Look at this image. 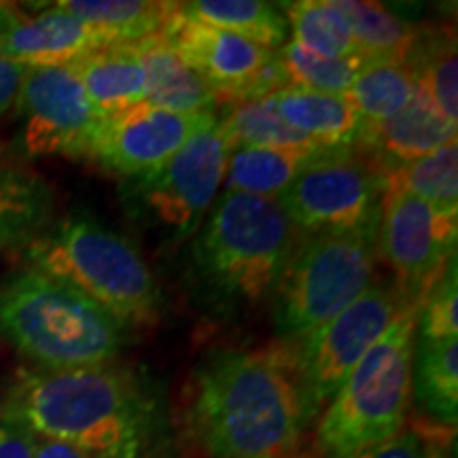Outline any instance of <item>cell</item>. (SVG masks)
<instances>
[{"label": "cell", "mask_w": 458, "mask_h": 458, "mask_svg": "<svg viewBox=\"0 0 458 458\" xmlns=\"http://www.w3.org/2000/svg\"><path fill=\"white\" fill-rule=\"evenodd\" d=\"M0 414L89 458H172L174 452L168 405L156 382L113 363L21 369Z\"/></svg>", "instance_id": "6da1fadb"}, {"label": "cell", "mask_w": 458, "mask_h": 458, "mask_svg": "<svg viewBox=\"0 0 458 458\" xmlns=\"http://www.w3.org/2000/svg\"><path fill=\"white\" fill-rule=\"evenodd\" d=\"M317 416L289 348H216L189 382L185 428L208 458H289Z\"/></svg>", "instance_id": "7a4b0ae2"}, {"label": "cell", "mask_w": 458, "mask_h": 458, "mask_svg": "<svg viewBox=\"0 0 458 458\" xmlns=\"http://www.w3.org/2000/svg\"><path fill=\"white\" fill-rule=\"evenodd\" d=\"M0 340L37 369H81L119 357L125 325L77 289L28 266L0 274Z\"/></svg>", "instance_id": "3957f363"}, {"label": "cell", "mask_w": 458, "mask_h": 458, "mask_svg": "<svg viewBox=\"0 0 458 458\" xmlns=\"http://www.w3.org/2000/svg\"><path fill=\"white\" fill-rule=\"evenodd\" d=\"M26 259L66 283L123 325H151L162 291L140 250L123 233L89 215H74L26 246Z\"/></svg>", "instance_id": "277c9868"}, {"label": "cell", "mask_w": 458, "mask_h": 458, "mask_svg": "<svg viewBox=\"0 0 458 458\" xmlns=\"http://www.w3.org/2000/svg\"><path fill=\"white\" fill-rule=\"evenodd\" d=\"M297 244L295 227L272 198L223 191L193 242V270L225 303L270 295Z\"/></svg>", "instance_id": "5b68a950"}, {"label": "cell", "mask_w": 458, "mask_h": 458, "mask_svg": "<svg viewBox=\"0 0 458 458\" xmlns=\"http://www.w3.org/2000/svg\"><path fill=\"white\" fill-rule=\"evenodd\" d=\"M420 303H411L359 360L320 414L317 448L352 458L403 428L411 401V357Z\"/></svg>", "instance_id": "8992f818"}, {"label": "cell", "mask_w": 458, "mask_h": 458, "mask_svg": "<svg viewBox=\"0 0 458 458\" xmlns=\"http://www.w3.org/2000/svg\"><path fill=\"white\" fill-rule=\"evenodd\" d=\"M377 259V227L312 233L286 261L274 286V325L284 342L310 335L371 284Z\"/></svg>", "instance_id": "52a82bcc"}, {"label": "cell", "mask_w": 458, "mask_h": 458, "mask_svg": "<svg viewBox=\"0 0 458 458\" xmlns=\"http://www.w3.org/2000/svg\"><path fill=\"white\" fill-rule=\"evenodd\" d=\"M229 147L216 117L159 168L125 181L131 215L172 242L198 233L225 181Z\"/></svg>", "instance_id": "ba28073f"}, {"label": "cell", "mask_w": 458, "mask_h": 458, "mask_svg": "<svg viewBox=\"0 0 458 458\" xmlns=\"http://www.w3.org/2000/svg\"><path fill=\"white\" fill-rule=\"evenodd\" d=\"M386 172L357 145L329 147L276 198L295 229L344 233L377 227Z\"/></svg>", "instance_id": "9c48e42d"}, {"label": "cell", "mask_w": 458, "mask_h": 458, "mask_svg": "<svg viewBox=\"0 0 458 458\" xmlns=\"http://www.w3.org/2000/svg\"><path fill=\"white\" fill-rule=\"evenodd\" d=\"M411 301L399 286L369 284L340 314L289 348L297 374L320 416L331 397Z\"/></svg>", "instance_id": "30bf717a"}, {"label": "cell", "mask_w": 458, "mask_h": 458, "mask_svg": "<svg viewBox=\"0 0 458 458\" xmlns=\"http://www.w3.org/2000/svg\"><path fill=\"white\" fill-rule=\"evenodd\" d=\"M162 34L176 55L213 88L219 100L246 105L291 85L289 72L276 51L189 20L179 9Z\"/></svg>", "instance_id": "8fae6325"}, {"label": "cell", "mask_w": 458, "mask_h": 458, "mask_svg": "<svg viewBox=\"0 0 458 458\" xmlns=\"http://www.w3.org/2000/svg\"><path fill=\"white\" fill-rule=\"evenodd\" d=\"M458 213L442 210L414 193L386 189L377 223V255L397 276V286L422 303L456 259Z\"/></svg>", "instance_id": "7c38bea8"}, {"label": "cell", "mask_w": 458, "mask_h": 458, "mask_svg": "<svg viewBox=\"0 0 458 458\" xmlns=\"http://www.w3.org/2000/svg\"><path fill=\"white\" fill-rule=\"evenodd\" d=\"M26 156L89 157L102 125L71 66L28 68L15 102Z\"/></svg>", "instance_id": "4fadbf2b"}, {"label": "cell", "mask_w": 458, "mask_h": 458, "mask_svg": "<svg viewBox=\"0 0 458 458\" xmlns=\"http://www.w3.org/2000/svg\"><path fill=\"white\" fill-rule=\"evenodd\" d=\"M215 114H182L140 102L102 119L91 159L102 168L134 179L162 165Z\"/></svg>", "instance_id": "5bb4252c"}, {"label": "cell", "mask_w": 458, "mask_h": 458, "mask_svg": "<svg viewBox=\"0 0 458 458\" xmlns=\"http://www.w3.org/2000/svg\"><path fill=\"white\" fill-rule=\"evenodd\" d=\"M452 140H456V123L416 81L414 96L399 113L374 125L360 123L357 147L368 151L388 174L397 165L431 156Z\"/></svg>", "instance_id": "9a60e30c"}, {"label": "cell", "mask_w": 458, "mask_h": 458, "mask_svg": "<svg viewBox=\"0 0 458 458\" xmlns=\"http://www.w3.org/2000/svg\"><path fill=\"white\" fill-rule=\"evenodd\" d=\"M105 32L96 30L60 7L47 9L0 37V57L26 68L71 66L91 51L113 45Z\"/></svg>", "instance_id": "2e32d148"}, {"label": "cell", "mask_w": 458, "mask_h": 458, "mask_svg": "<svg viewBox=\"0 0 458 458\" xmlns=\"http://www.w3.org/2000/svg\"><path fill=\"white\" fill-rule=\"evenodd\" d=\"M71 68L102 117L147 100V71L134 43L106 45L72 62Z\"/></svg>", "instance_id": "e0dca14e"}, {"label": "cell", "mask_w": 458, "mask_h": 458, "mask_svg": "<svg viewBox=\"0 0 458 458\" xmlns=\"http://www.w3.org/2000/svg\"><path fill=\"white\" fill-rule=\"evenodd\" d=\"M54 213V193L41 174L0 148V250L32 244Z\"/></svg>", "instance_id": "ac0fdd59"}, {"label": "cell", "mask_w": 458, "mask_h": 458, "mask_svg": "<svg viewBox=\"0 0 458 458\" xmlns=\"http://www.w3.org/2000/svg\"><path fill=\"white\" fill-rule=\"evenodd\" d=\"M147 71L148 105L182 114H213L216 94L176 55L162 32L134 41Z\"/></svg>", "instance_id": "d6986e66"}, {"label": "cell", "mask_w": 458, "mask_h": 458, "mask_svg": "<svg viewBox=\"0 0 458 458\" xmlns=\"http://www.w3.org/2000/svg\"><path fill=\"white\" fill-rule=\"evenodd\" d=\"M284 123L318 145H357L360 119L346 96L286 85L270 96Z\"/></svg>", "instance_id": "ffe728a7"}, {"label": "cell", "mask_w": 458, "mask_h": 458, "mask_svg": "<svg viewBox=\"0 0 458 458\" xmlns=\"http://www.w3.org/2000/svg\"><path fill=\"white\" fill-rule=\"evenodd\" d=\"M327 148V145L232 148L223 189L276 199L300 176V172Z\"/></svg>", "instance_id": "44dd1931"}, {"label": "cell", "mask_w": 458, "mask_h": 458, "mask_svg": "<svg viewBox=\"0 0 458 458\" xmlns=\"http://www.w3.org/2000/svg\"><path fill=\"white\" fill-rule=\"evenodd\" d=\"M411 399L435 425L458 422V337L418 340L411 357Z\"/></svg>", "instance_id": "7402d4cb"}, {"label": "cell", "mask_w": 458, "mask_h": 458, "mask_svg": "<svg viewBox=\"0 0 458 458\" xmlns=\"http://www.w3.org/2000/svg\"><path fill=\"white\" fill-rule=\"evenodd\" d=\"M181 15L232 32L246 41L276 51L289 38V24L278 4L261 0H196L181 3Z\"/></svg>", "instance_id": "603a6c76"}, {"label": "cell", "mask_w": 458, "mask_h": 458, "mask_svg": "<svg viewBox=\"0 0 458 458\" xmlns=\"http://www.w3.org/2000/svg\"><path fill=\"white\" fill-rule=\"evenodd\" d=\"M66 13L105 32L114 43H134L164 30L179 3L153 0H62L55 3Z\"/></svg>", "instance_id": "cb8c5ba5"}, {"label": "cell", "mask_w": 458, "mask_h": 458, "mask_svg": "<svg viewBox=\"0 0 458 458\" xmlns=\"http://www.w3.org/2000/svg\"><path fill=\"white\" fill-rule=\"evenodd\" d=\"M416 81L425 88L435 105L452 123L458 122V57L456 38L448 28L418 30L405 55Z\"/></svg>", "instance_id": "d4e9b609"}, {"label": "cell", "mask_w": 458, "mask_h": 458, "mask_svg": "<svg viewBox=\"0 0 458 458\" xmlns=\"http://www.w3.org/2000/svg\"><path fill=\"white\" fill-rule=\"evenodd\" d=\"M335 7L346 17L359 55L365 62H405L414 45L418 28L401 20L377 3L335 0Z\"/></svg>", "instance_id": "484cf974"}, {"label": "cell", "mask_w": 458, "mask_h": 458, "mask_svg": "<svg viewBox=\"0 0 458 458\" xmlns=\"http://www.w3.org/2000/svg\"><path fill=\"white\" fill-rule=\"evenodd\" d=\"M416 89V77L405 62H369L357 74L346 98L360 123L374 125L393 117L408 105Z\"/></svg>", "instance_id": "4316f807"}, {"label": "cell", "mask_w": 458, "mask_h": 458, "mask_svg": "<svg viewBox=\"0 0 458 458\" xmlns=\"http://www.w3.org/2000/svg\"><path fill=\"white\" fill-rule=\"evenodd\" d=\"M286 24L293 32V43L327 57H360L346 17L335 7V0H300L280 4Z\"/></svg>", "instance_id": "83f0119b"}, {"label": "cell", "mask_w": 458, "mask_h": 458, "mask_svg": "<svg viewBox=\"0 0 458 458\" xmlns=\"http://www.w3.org/2000/svg\"><path fill=\"white\" fill-rule=\"evenodd\" d=\"M229 151L232 148H276L318 145L280 119L270 96L263 100L233 105L223 117H216Z\"/></svg>", "instance_id": "f1b7e54d"}, {"label": "cell", "mask_w": 458, "mask_h": 458, "mask_svg": "<svg viewBox=\"0 0 458 458\" xmlns=\"http://www.w3.org/2000/svg\"><path fill=\"white\" fill-rule=\"evenodd\" d=\"M386 189L414 193L442 210L458 213V145L456 140L416 159L397 165L386 174Z\"/></svg>", "instance_id": "f546056e"}, {"label": "cell", "mask_w": 458, "mask_h": 458, "mask_svg": "<svg viewBox=\"0 0 458 458\" xmlns=\"http://www.w3.org/2000/svg\"><path fill=\"white\" fill-rule=\"evenodd\" d=\"M278 55L289 72L291 85L334 96H346L357 74L368 64L363 57H327L312 54L293 41L284 43Z\"/></svg>", "instance_id": "4dcf8cb0"}, {"label": "cell", "mask_w": 458, "mask_h": 458, "mask_svg": "<svg viewBox=\"0 0 458 458\" xmlns=\"http://www.w3.org/2000/svg\"><path fill=\"white\" fill-rule=\"evenodd\" d=\"M456 259L431 286L420 303L416 320L418 340H450L458 337V291Z\"/></svg>", "instance_id": "1f68e13d"}, {"label": "cell", "mask_w": 458, "mask_h": 458, "mask_svg": "<svg viewBox=\"0 0 458 458\" xmlns=\"http://www.w3.org/2000/svg\"><path fill=\"white\" fill-rule=\"evenodd\" d=\"M450 439H454V428H450L442 439H437L433 435L422 433L420 428L410 427L401 428L391 439L359 452L352 458H439L442 445Z\"/></svg>", "instance_id": "d6a6232c"}, {"label": "cell", "mask_w": 458, "mask_h": 458, "mask_svg": "<svg viewBox=\"0 0 458 458\" xmlns=\"http://www.w3.org/2000/svg\"><path fill=\"white\" fill-rule=\"evenodd\" d=\"M37 437L0 414V458H32Z\"/></svg>", "instance_id": "836d02e7"}, {"label": "cell", "mask_w": 458, "mask_h": 458, "mask_svg": "<svg viewBox=\"0 0 458 458\" xmlns=\"http://www.w3.org/2000/svg\"><path fill=\"white\" fill-rule=\"evenodd\" d=\"M26 71V66L11 62L7 57H0V119L15 111V102Z\"/></svg>", "instance_id": "e575fe53"}, {"label": "cell", "mask_w": 458, "mask_h": 458, "mask_svg": "<svg viewBox=\"0 0 458 458\" xmlns=\"http://www.w3.org/2000/svg\"><path fill=\"white\" fill-rule=\"evenodd\" d=\"M32 458H89V456L79 448H74V445H68L64 442L37 437Z\"/></svg>", "instance_id": "d590c367"}, {"label": "cell", "mask_w": 458, "mask_h": 458, "mask_svg": "<svg viewBox=\"0 0 458 458\" xmlns=\"http://www.w3.org/2000/svg\"><path fill=\"white\" fill-rule=\"evenodd\" d=\"M21 20H24V13H21L15 4L0 3V37H3L4 32H9L13 26L20 24Z\"/></svg>", "instance_id": "8d00e7d4"}, {"label": "cell", "mask_w": 458, "mask_h": 458, "mask_svg": "<svg viewBox=\"0 0 458 458\" xmlns=\"http://www.w3.org/2000/svg\"><path fill=\"white\" fill-rule=\"evenodd\" d=\"M439 458H456V437L450 439L442 445V452H439Z\"/></svg>", "instance_id": "74e56055"}]
</instances>
